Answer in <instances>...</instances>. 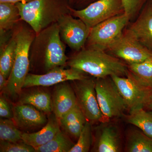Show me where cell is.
I'll return each mask as SVG.
<instances>
[{"mask_svg":"<svg viewBox=\"0 0 152 152\" xmlns=\"http://www.w3.org/2000/svg\"><path fill=\"white\" fill-rule=\"evenodd\" d=\"M70 13L81 19L91 29L108 19L124 13V10L121 0H96L82 10L70 7Z\"/></svg>","mask_w":152,"mask_h":152,"instance_id":"7","label":"cell"},{"mask_svg":"<svg viewBox=\"0 0 152 152\" xmlns=\"http://www.w3.org/2000/svg\"><path fill=\"white\" fill-rule=\"evenodd\" d=\"M69 59L57 23L36 34L30 48V60L39 63L44 73L55 68L66 65Z\"/></svg>","mask_w":152,"mask_h":152,"instance_id":"2","label":"cell"},{"mask_svg":"<svg viewBox=\"0 0 152 152\" xmlns=\"http://www.w3.org/2000/svg\"><path fill=\"white\" fill-rule=\"evenodd\" d=\"M96 0H78V2L80 4H91Z\"/></svg>","mask_w":152,"mask_h":152,"instance_id":"34","label":"cell"},{"mask_svg":"<svg viewBox=\"0 0 152 152\" xmlns=\"http://www.w3.org/2000/svg\"><path fill=\"white\" fill-rule=\"evenodd\" d=\"M70 4L69 0H33L16 5L21 20L37 34L57 23L64 15L70 13Z\"/></svg>","mask_w":152,"mask_h":152,"instance_id":"4","label":"cell"},{"mask_svg":"<svg viewBox=\"0 0 152 152\" xmlns=\"http://www.w3.org/2000/svg\"><path fill=\"white\" fill-rule=\"evenodd\" d=\"M13 120L1 119L0 121L1 141L15 142L22 140L23 133L18 128Z\"/></svg>","mask_w":152,"mask_h":152,"instance_id":"26","label":"cell"},{"mask_svg":"<svg viewBox=\"0 0 152 152\" xmlns=\"http://www.w3.org/2000/svg\"><path fill=\"white\" fill-rule=\"evenodd\" d=\"M83 72L70 68H55L43 74H28L24 83L23 88L34 86L49 87L68 81L80 80L88 76Z\"/></svg>","mask_w":152,"mask_h":152,"instance_id":"12","label":"cell"},{"mask_svg":"<svg viewBox=\"0 0 152 152\" xmlns=\"http://www.w3.org/2000/svg\"><path fill=\"white\" fill-rule=\"evenodd\" d=\"M8 83V79L0 72V89L1 91L6 88Z\"/></svg>","mask_w":152,"mask_h":152,"instance_id":"31","label":"cell"},{"mask_svg":"<svg viewBox=\"0 0 152 152\" xmlns=\"http://www.w3.org/2000/svg\"><path fill=\"white\" fill-rule=\"evenodd\" d=\"M127 122L138 128L146 135L152 138V111L144 108L136 109L129 111L125 116Z\"/></svg>","mask_w":152,"mask_h":152,"instance_id":"21","label":"cell"},{"mask_svg":"<svg viewBox=\"0 0 152 152\" xmlns=\"http://www.w3.org/2000/svg\"><path fill=\"white\" fill-rule=\"evenodd\" d=\"M97 98L105 118H113L124 115L127 107L111 76L96 78Z\"/></svg>","mask_w":152,"mask_h":152,"instance_id":"5","label":"cell"},{"mask_svg":"<svg viewBox=\"0 0 152 152\" xmlns=\"http://www.w3.org/2000/svg\"><path fill=\"white\" fill-rule=\"evenodd\" d=\"M127 66L128 75L145 88L152 89V59Z\"/></svg>","mask_w":152,"mask_h":152,"instance_id":"20","label":"cell"},{"mask_svg":"<svg viewBox=\"0 0 152 152\" xmlns=\"http://www.w3.org/2000/svg\"><path fill=\"white\" fill-rule=\"evenodd\" d=\"M106 51L127 65L142 63L152 59V52L125 29L121 36Z\"/></svg>","mask_w":152,"mask_h":152,"instance_id":"9","label":"cell"},{"mask_svg":"<svg viewBox=\"0 0 152 152\" xmlns=\"http://www.w3.org/2000/svg\"><path fill=\"white\" fill-rule=\"evenodd\" d=\"M33 0H0V3H10L16 4L18 3H26Z\"/></svg>","mask_w":152,"mask_h":152,"instance_id":"32","label":"cell"},{"mask_svg":"<svg viewBox=\"0 0 152 152\" xmlns=\"http://www.w3.org/2000/svg\"><path fill=\"white\" fill-rule=\"evenodd\" d=\"M145 108H146L149 110L152 111V91L151 94H150L148 100L145 106Z\"/></svg>","mask_w":152,"mask_h":152,"instance_id":"33","label":"cell"},{"mask_svg":"<svg viewBox=\"0 0 152 152\" xmlns=\"http://www.w3.org/2000/svg\"><path fill=\"white\" fill-rule=\"evenodd\" d=\"M67 65L95 78L127 77V64L105 51L85 46L69 59Z\"/></svg>","mask_w":152,"mask_h":152,"instance_id":"1","label":"cell"},{"mask_svg":"<svg viewBox=\"0 0 152 152\" xmlns=\"http://www.w3.org/2000/svg\"><path fill=\"white\" fill-rule=\"evenodd\" d=\"M60 127L59 120L53 114L40 130L34 133H23L22 141L35 148L51 140L61 130Z\"/></svg>","mask_w":152,"mask_h":152,"instance_id":"17","label":"cell"},{"mask_svg":"<svg viewBox=\"0 0 152 152\" xmlns=\"http://www.w3.org/2000/svg\"><path fill=\"white\" fill-rule=\"evenodd\" d=\"M0 116L6 119H12L13 117L12 110L7 101L2 97L0 98Z\"/></svg>","mask_w":152,"mask_h":152,"instance_id":"30","label":"cell"},{"mask_svg":"<svg viewBox=\"0 0 152 152\" xmlns=\"http://www.w3.org/2000/svg\"><path fill=\"white\" fill-rule=\"evenodd\" d=\"M61 131L48 142L35 148L36 152H69L75 143Z\"/></svg>","mask_w":152,"mask_h":152,"instance_id":"24","label":"cell"},{"mask_svg":"<svg viewBox=\"0 0 152 152\" xmlns=\"http://www.w3.org/2000/svg\"><path fill=\"white\" fill-rule=\"evenodd\" d=\"M125 30L152 52V0L146 4L136 20Z\"/></svg>","mask_w":152,"mask_h":152,"instance_id":"14","label":"cell"},{"mask_svg":"<svg viewBox=\"0 0 152 152\" xmlns=\"http://www.w3.org/2000/svg\"><path fill=\"white\" fill-rule=\"evenodd\" d=\"M65 82L58 84L52 95V111L58 120L77 104L73 87Z\"/></svg>","mask_w":152,"mask_h":152,"instance_id":"16","label":"cell"},{"mask_svg":"<svg viewBox=\"0 0 152 152\" xmlns=\"http://www.w3.org/2000/svg\"><path fill=\"white\" fill-rule=\"evenodd\" d=\"M16 42L12 37L2 50H0V72L8 79L13 66L15 57Z\"/></svg>","mask_w":152,"mask_h":152,"instance_id":"25","label":"cell"},{"mask_svg":"<svg viewBox=\"0 0 152 152\" xmlns=\"http://www.w3.org/2000/svg\"><path fill=\"white\" fill-rule=\"evenodd\" d=\"M21 20L12 29L16 42L15 57L12 69L8 79L5 90L12 97L18 96L23 88L30 66V50L36 35L29 25Z\"/></svg>","mask_w":152,"mask_h":152,"instance_id":"3","label":"cell"},{"mask_svg":"<svg viewBox=\"0 0 152 152\" xmlns=\"http://www.w3.org/2000/svg\"><path fill=\"white\" fill-rule=\"evenodd\" d=\"M130 20L125 13L116 16L91 28L86 45L106 51L122 34Z\"/></svg>","mask_w":152,"mask_h":152,"instance_id":"6","label":"cell"},{"mask_svg":"<svg viewBox=\"0 0 152 152\" xmlns=\"http://www.w3.org/2000/svg\"><path fill=\"white\" fill-rule=\"evenodd\" d=\"M57 23L60 37L65 44L76 52L84 48L91 29L84 22L69 13L62 16Z\"/></svg>","mask_w":152,"mask_h":152,"instance_id":"10","label":"cell"},{"mask_svg":"<svg viewBox=\"0 0 152 152\" xmlns=\"http://www.w3.org/2000/svg\"><path fill=\"white\" fill-rule=\"evenodd\" d=\"M75 1V0H69V1L70 4H72V3H73Z\"/></svg>","mask_w":152,"mask_h":152,"instance_id":"35","label":"cell"},{"mask_svg":"<svg viewBox=\"0 0 152 152\" xmlns=\"http://www.w3.org/2000/svg\"><path fill=\"white\" fill-rule=\"evenodd\" d=\"M77 104L87 121L91 123L104 121L105 118L98 103L96 88V78L87 77L80 80L73 81Z\"/></svg>","mask_w":152,"mask_h":152,"instance_id":"8","label":"cell"},{"mask_svg":"<svg viewBox=\"0 0 152 152\" xmlns=\"http://www.w3.org/2000/svg\"><path fill=\"white\" fill-rule=\"evenodd\" d=\"M12 119L18 127L29 129L41 126L48 120L43 112L28 104L20 103L13 107Z\"/></svg>","mask_w":152,"mask_h":152,"instance_id":"15","label":"cell"},{"mask_svg":"<svg viewBox=\"0 0 152 152\" xmlns=\"http://www.w3.org/2000/svg\"><path fill=\"white\" fill-rule=\"evenodd\" d=\"M91 151L120 152L122 151L121 134L113 123L103 121L96 126Z\"/></svg>","mask_w":152,"mask_h":152,"instance_id":"13","label":"cell"},{"mask_svg":"<svg viewBox=\"0 0 152 152\" xmlns=\"http://www.w3.org/2000/svg\"><path fill=\"white\" fill-rule=\"evenodd\" d=\"M125 151L152 152V138L137 128L128 130L126 134Z\"/></svg>","mask_w":152,"mask_h":152,"instance_id":"19","label":"cell"},{"mask_svg":"<svg viewBox=\"0 0 152 152\" xmlns=\"http://www.w3.org/2000/svg\"><path fill=\"white\" fill-rule=\"evenodd\" d=\"M20 103L28 104L45 113L52 111V97L48 93L35 91L24 95L20 99Z\"/></svg>","mask_w":152,"mask_h":152,"instance_id":"22","label":"cell"},{"mask_svg":"<svg viewBox=\"0 0 152 152\" xmlns=\"http://www.w3.org/2000/svg\"><path fill=\"white\" fill-rule=\"evenodd\" d=\"M124 13L129 19L133 20L140 13L142 7L148 0H121Z\"/></svg>","mask_w":152,"mask_h":152,"instance_id":"28","label":"cell"},{"mask_svg":"<svg viewBox=\"0 0 152 152\" xmlns=\"http://www.w3.org/2000/svg\"><path fill=\"white\" fill-rule=\"evenodd\" d=\"M21 20L20 11L16 4L0 3V29L12 30Z\"/></svg>","mask_w":152,"mask_h":152,"instance_id":"23","label":"cell"},{"mask_svg":"<svg viewBox=\"0 0 152 152\" xmlns=\"http://www.w3.org/2000/svg\"><path fill=\"white\" fill-rule=\"evenodd\" d=\"M86 118L77 104L59 120L60 126L69 136L78 138Z\"/></svg>","mask_w":152,"mask_h":152,"instance_id":"18","label":"cell"},{"mask_svg":"<svg viewBox=\"0 0 152 152\" xmlns=\"http://www.w3.org/2000/svg\"><path fill=\"white\" fill-rule=\"evenodd\" d=\"M87 121L77 142L75 144L69 152H88L93 145V137L91 124Z\"/></svg>","mask_w":152,"mask_h":152,"instance_id":"27","label":"cell"},{"mask_svg":"<svg viewBox=\"0 0 152 152\" xmlns=\"http://www.w3.org/2000/svg\"><path fill=\"white\" fill-rule=\"evenodd\" d=\"M1 152H35V149L23 142H12L1 141Z\"/></svg>","mask_w":152,"mask_h":152,"instance_id":"29","label":"cell"},{"mask_svg":"<svg viewBox=\"0 0 152 152\" xmlns=\"http://www.w3.org/2000/svg\"><path fill=\"white\" fill-rule=\"evenodd\" d=\"M111 77L129 111L136 109L145 108L152 89L143 86L129 75Z\"/></svg>","mask_w":152,"mask_h":152,"instance_id":"11","label":"cell"}]
</instances>
